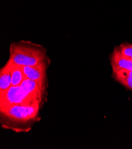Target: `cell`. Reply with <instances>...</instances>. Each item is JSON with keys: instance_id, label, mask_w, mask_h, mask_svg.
I'll return each mask as SVG.
<instances>
[{"instance_id": "obj_8", "label": "cell", "mask_w": 132, "mask_h": 149, "mask_svg": "<svg viewBox=\"0 0 132 149\" xmlns=\"http://www.w3.org/2000/svg\"><path fill=\"white\" fill-rule=\"evenodd\" d=\"M113 76L117 81L132 91V71L125 69L113 71Z\"/></svg>"}, {"instance_id": "obj_10", "label": "cell", "mask_w": 132, "mask_h": 149, "mask_svg": "<svg viewBox=\"0 0 132 149\" xmlns=\"http://www.w3.org/2000/svg\"><path fill=\"white\" fill-rule=\"evenodd\" d=\"M121 53L127 58L132 61V44L129 43H123L118 47Z\"/></svg>"}, {"instance_id": "obj_3", "label": "cell", "mask_w": 132, "mask_h": 149, "mask_svg": "<svg viewBox=\"0 0 132 149\" xmlns=\"http://www.w3.org/2000/svg\"><path fill=\"white\" fill-rule=\"evenodd\" d=\"M36 101L29 97L20 86H11L2 96H0V109L16 105H28Z\"/></svg>"}, {"instance_id": "obj_1", "label": "cell", "mask_w": 132, "mask_h": 149, "mask_svg": "<svg viewBox=\"0 0 132 149\" xmlns=\"http://www.w3.org/2000/svg\"><path fill=\"white\" fill-rule=\"evenodd\" d=\"M40 102L0 109L2 127L16 132L28 131L38 120Z\"/></svg>"}, {"instance_id": "obj_7", "label": "cell", "mask_w": 132, "mask_h": 149, "mask_svg": "<svg viewBox=\"0 0 132 149\" xmlns=\"http://www.w3.org/2000/svg\"><path fill=\"white\" fill-rule=\"evenodd\" d=\"M11 81V73L7 63L0 71V96L3 95L12 86Z\"/></svg>"}, {"instance_id": "obj_4", "label": "cell", "mask_w": 132, "mask_h": 149, "mask_svg": "<svg viewBox=\"0 0 132 149\" xmlns=\"http://www.w3.org/2000/svg\"><path fill=\"white\" fill-rule=\"evenodd\" d=\"M50 61H46L33 66H22L26 78L38 82L41 86L46 87V71Z\"/></svg>"}, {"instance_id": "obj_6", "label": "cell", "mask_w": 132, "mask_h": 149, "mask_svg": "<svg viewBox=\"0 0 132 149\" xmlns=\"http://www.w3.org/2000/svg\"><path fill=\"white\" fill-rule=\"evenodd\" d=\"M110 62L113 71L123 69L132 71V61L125 57L120 51L118 47H115L111 54Z\"/></svg>"}, {"instance_id": "obj_9", "label": "cell", "mask_w": 132, "mask_h": 149, "mask_svg": "<svg viewBox=\"0 0 132 149\" xmlns=\"http://www.w3.org/2000/svg\"><path fill=\"white\" fill-rule=\"evenodd\" d=\"M7 63L9 65L11 73L12 86H20L22 82L26 79L22 66L14 64L9 61H8Z\"/></svg>"}, {"instance_id": "obj_5", "label": "cell", "mask_w": 132, "mask_h": 149, "mask_svg": "<svg viewBox=\"0 0 132 149\" xmlns=\"http://www.w3.org/2000/svg\"><path fill=\"white\" fill-rule=\"evenodd\" d=\"M21 87L25 93L36 101L41 102L43 93L45 91L46 87H44L38 82L26 78L21 84Z\"/></svg>"}, {"instance_id": "obj_2", "label": "cell", "mask_w": 132, "mask_h": 149, "mask_svg": "<svg viewBox=\"0 0 132 149\" xmlns=\"http://www.w3.org/2000/svg\"><path fill=\"white\" fill-rule=\"evenodd\" d=\"M49 60L47 49L39 44L20 40L11 43L8 61L20 66H33Z\"/></svg>"}]
</instances>
